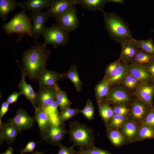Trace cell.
<instances>
[{
    "instance_id": "6da1fadb",
    "label": "cell",
    "mask_w": 154,
    "mask_h": 154,
    "mask_svg": "<svg viewBox=\"0 0 154 154\" xmlns=\"http://www.w3.org/2000/svg\"><path fill=\"white\" fill-rule=\"evenodd\" d=\"M50 53L49 50L37 42L35 45L23 52L21 60L22 69L26 76L31 80L34 81L37 80L46 68Z\"/></svg>"
},
{
    "instance_id": "7a4b0ae2",
    "label": "cell",
    "mask_w": 154,
    "mask_h": 154,
    "mask_svg": "<svg viewBox=\"0 0 154 154\" xmlns=\"http://www.w3.org/2000/svg\"><path fill=\"white\" fill-rule=\"evenodd\" d=\"M103 13L104 28L111 38L120 44L133 38L128 24L120 16L114 13L102 11Z\"/></svg>"
},
{
    "instance_id": "3957f363",
    "label": "cell",
    "mask_w": 154,
    "mask_h": 154,
    "mask_svg": "<svg viewBox=\"0 0 154 154\" xmlns=\"http://www.w3.org/2000/svg\"><path fill=\"white\" fill-rule=\"evenodd\" d=\"M26 11L16 13L7 23L4 24L2 28L8 36L13 34L17 35V41L20 42L25 35L33 38L32 33L33 25Z\"/></svg>"
},
{
    "instance_id": "277c9868",
    "label": "cell",
    "mask_w": 154,
    "mask_h": 154,
    "mask_svg": "<svg viewBox=\"0 0 154 154\" xmlns=\"http://www.w3.org/2000/svg\"><path fill=\"white\" fill-rule=\"evenodd\" d=\"M67 133L73 145L80 149H88L94 147L95 138L93 130L86 125L75 121L70 123Z\"/></svg>"
},
{
    "instance_id": "5b68a950",
    "label": "cell",
    "mask_w": 154,
    "mask_h": 154,
    "mask_svg": "<svg viewBox=\"0 0 154 154\" xmlns=\"http://www.w3.org/2000/svg\"><path fill=\"white\" fill-rule=\"evenodd\" d=\"M44 42L42 46L46 48L48 44L54 48L65 46L69 39V34L58 24H53L49 28L46 27L42 34Z\"/></svg>"
},
{
    "instance_id": "8992f818",
    "label": "cell",
    "mask_w": 154,
    "mask_h": 154,
    "mask_svg": "<svg viewBox=\"0 0 154 154\" xmlns=\"http://www.w3.org/2000/svg\"><path fill=\"white\" fill-rule=\"evenodd\" d=\"M67 133L64 123H60L57 124L51 123L46 129L40 135L43 140L49 144L59 147L62 145V140Z\"/></svg>"
},
{
    "instance_id": "52a82bcc",
    "label": "cell",
    "mask_w": 154,
    "mask_h": 154,
    "mask_svg": "<svg viewBox=\"0 0 154 154\" xmlns=\"http://www.w3.org/2000/svg\"><path fill=\"white\" fill-rule=\"evenodd\" d=\"M75 6H72L56 18L57 23L69 33L75 31L79 25V20Z\"/></svg>"
},
{
    "instance_id": "ba28073f",
    "label": "cell",
    "mask_w": 154,
    "mask_h": 154,
    "mask_svg": "<svg viewBox=\"0 0 154 154\" xmlns=\"http://www.w3.org/2000/svg\"><path fill=\"white\" fill-rule=\"evenodd\" d=\"M29 17L33 23L32 32L33 38L35 41L42 35L46 28L44 26L45 23L49 18L47 15L46 11L31 12L29 14Z\"/></svg>"
},
{
    "instance_id": "9c48e42d",
    "label": "cell",
    "mask_w": 154,
    "mask_h": 154,
    "mask_svg": "<svg viewBox=\"0 0 154 154\" xmlns=\"http://www.w3.org/2000/svg\"><path fill=\"white\" fill-rule=\"evenodd\" d=\"M0 127L1 144L4 141L8 144L12 143L17 136L22 132L17 126L8 121L4 123L0 120Z\"/></svg>"
},
{
    "instance_id": "30bf717a",
    "label": "cell",
    "mask_w": 154,
    "mask_h": 154,
    "mask_svg": "<svg viewBox=\"0 0 154 154\" xmlns=\"http://www.w3.org/2000/svg\"><path fill=\"white\" fill-rule=\"evenodd\" d=\"M76 5V0H52L46 11L47 15L49 18L56 19Z\"/></svg>"
},
{
    "instance_id": "8fae6325",
    "label": "cell",
    "mask_w": 154,
    "mask_h": 154,
    "mask_svg": "<svg viewBox=\"0 0 154 154\" xmlns=\"http://www.w3.org/2000/svg\"><path fill=\"white\" fill-rule=\"evenodd\" d=\"M134 94L138 99L153 107L154 82H141L137 87Z\"/></svg>"
},
{
    "instance_id": "7c38bea8",
    "label": "cell",
    "mask_w": 154,
    "mask_h": 154,
    "mask_svg": "<svg viewBox=\"0 0 154 154\" xmlns=\"http://www.w3.org/2000/svg\"><path fill=\"white\" fill-rule=\"evenodd\" d=\"M35 120L34 117L29 116L23 108L18 109L15 116L8 121L12 123L21 131L31 128Z\"/></svg>"
},
{
    "instance_id": "4fadbf2b",
    "label": "cell",
    "mask_w": 154,
    "mask_h": 154,
    "mask_svg": "<svg viewBox=\"0 0 154 154\" xmlns=\"http://www.w3.org/2000/svg\"><path fill=\"white\" fill-rule=\"evenodd\" d=\"M55 100L56 94L54 87L39 88L37 93L35 109L47 106Z\"/></svg>"
},
{
    "instance_id": "5bb4252c",
    "label": "cell",
    "mask_w": 154,
    "mask_h": 154,
    "mask_svg": "<svg viewBox=\"0 0 154 154\" xmlns=\"http://www.w3.org/2000/svg\"><path fill=\"white\" fill-rule=\"evenodd\" d=\"M130 96L127 91L121 87H116L110 90L106 97L108 104H124L129 102Z\"/></svg>"
},
{
    "instance_id": "9a60e30c",
    "label": "cell",
    "mask_w": 154,
    "mask_h": 154,
    "mask_svg": "<svg viewBox=\"0 0 154 154\" xmlns=\"http://www.w3.org/2000/svg\"><path fill=\"white\" fill-rule=\"evenodd\" d=\"M62 78L61 74L56 72L45 69L38 77L39 88L46 87H54L58 84L59 80Z\"/></svg>"
},
{
    "instance_id": "2e32d148",
    "label": "cell",
    "mask_w": 154,
    "mask_h": 154,
    "mask_svg": "<svg viewBox=\"0 0 154 154\" xmlns=\"http://www.w3.org/2000/svg\"><path fill=\"white\" fill-rule=\"evenodd\" d=\"M18 64L21 72V78L18 86L22 95H24L32 103L35 109L36 108V99L37 93H36L31 85L27 84L25 80L26 75L24 73L18 60Z\"/></svg>"
},
{
    "instance_id": "e0dca14e",
    "label": "cell",
    "mask_w": 154,
    "mask_h": 154,
    "mask_svg": "<svg viewBox=\"0 0 154 154\" xmlns=\"http://www.w3.org/2000/svg\"><path fill=\"white\" fill-rule=\"evenodd\" d=\"M131 39L125 40L120 44L121 49L119 59L125 63L131 62L139 49Z\"/></svg>"
},
{
    "instance_id": "ac0fdd59",
    "label": "cell",
    "mask_w": 154,
    "mask_h": 154,
    "mask_svg": "<svg viewBox=\"0 0 154 154\" xmlns=\"http://www.w3.org/2000/svg\"><path fill=\"white\" fill-rule=\"evenodd\" d=\"M129 73L141 82H153L152 76L143 65L133 63L128 65Z\"/></svg>"
},
{
    "instance_id": "d6986e66",
    "label": "cell",
    "mask_w": 154,
    "mask_h": 154,
    "mask_svg": "<svg viewBox=\"0 0 154 154\" xmlns=\"http://www.w3.org/2000/svg\"><path fill=\"white\" fill-rule=\"evenodd\" d=\"M152 108L147 104L138 99L132 104L131 110V116L136 120H144Z\"/></svg>"
},
{
    "instance_id": "ffe728a7",
    "label": "cell",
    "mask_w": 154,
    "mask_h": 154,
    "mask_svg": "<svg viewBox=\"0 0 154 154\" xmlns=\"http://www.w3.org/2000/svg\"><path fill=\"white\" fill-rule=\"evenodd\" d=\"M52 0H27L20 2L23 11L30 10L32 12L41 11L45 8H48Z\"/></svg>"
},
{
    "instance_id": "44dd1931",
    "label": "cell",
    "mask_w": 154,
    "mask_h": 154,
    "mask_svg": "<svg viewBox=\"0 0 154 154\" xmlns=\"http://www.w3.org/2000/svg\"><path fill=\"white\" fill-rule=\"evenodd\" d=\"M39 128L40 134L44 132L52 123L48 115L43 108L35 110L34 117Z\"/></svg>"
},
{
    "instance_id": "7402d4cb",
    "label": "cell",
    "mask_w": 154,
    "mask_h": 154,
    "mask_svg": "<svg viewBox=\"0 0 154 154\" xmlns=\"http://www.w3.org/2000/svg\"><path fill=\"white\" fill-rule=\"evenodd\" d=\"M76 5L81 6L82 8L92 11L103 10L108 0H76Z\"/></svg>"
},
{
    "instance_id": "603a6c76",
    "label": "cell",
    "mask_w": 154,
    "mask_h": 154,
    "mask_svg": "<svg viewBox=\"0 0 154 154\" xmlns=\"http://www.w3.org/2000/svg\"><path fill=\"white\" fill-rule=\"evenodd\" d=\"M20 6V2L15 0H0V18L5 21L9 13L17 7Z\"/></svg>"
},
{
    "instance_id": "cb8c5ba5",
    "label": "cell",
    "mask_w": 154,
    "mask_h": 154,
    "mask_svg": "<svg viewBox=\"0 0 154 154\" xmlns=\"http://www.w3.org/2000/svg\"><path fill=\"white\" fill-rule=\"evenodd\" d=\"M61 75L62 78H67L72 82L77 91L80 92L82 90V83L80 79L76 65H71L67 72Z\"/></svg>"
},
{
    "instance_id": "d4e9b609",
    "label": "cell",
    "mask_w": 154,
    "mask_h": 154,
    "mask_svg": "<svg viewBox=\"0 0 154 154\" xmlns=\"http://www.w3.org/2000/svg\"><path fill=\"white\" fill-rule=\"evenodd\" d=\"M54 88L56 94V100L61 112L70 108L72 102L68 99L66 93L61 90L58 84L56 85Z\"/></svg>"
},
{
    "instance_id": "484cf974",
    "label": "cell",
    "mask_w": 154,
    "mask_h": 154,
    "mask_svg": "<svg viewBox=\"0 0 154 154\" xmlns=\"http://www.w3.org/2000/svg\"><path fill=\"white\" fill-rule=\"evenodd\" d=\"M128 66L126 63L120 62L117 72L115 76L106 79L111 84H118L122 82L125 76L129 73Z\"/></svg>"
},
{
    "instance_id": "4316f807",
    "label": "cell",
    "mask_w": 154,
    "mask_h": 154,
    "mask_svg": "<svg viewBox=\"0 0 154 154\" xmlns=\"http://www.w3.org/2000/svg\"><path fill=\"white\" fill-rule=\"evenodd\" d=\"M131 40L138 49L154 56V45L151 38L141 40L133 38Z\"/></svg>"
},
{
    "instance_id": "83f0119b",
    "label": "cell",
    "mask_w": 154,
    "mask_h": 154,
    "mask_svg": "<svg viewBox=\"0 0 154 154\" xmlns=\"http://www.w3.org/2000/svg\"><path fill=\"white\" fill-rule=\"evenodd\" d=\"M110 85L105 78L97 85L95 88V92L98 103H101L104 98L106 97L110 91Z\"/></svg>"
},
{
    "instance_id": "f1b7e54d",
    "label": "cell",
    "mask_w": 154,
    "mask_h": 154,
    "mask_svg": "<svg viewBox=\"0 0 154 154\" xmlns=\"http://www.w3.org/2000/svg\"><path fill=\"white\" fill-rule=\"evenodd\" d=\"M122 131L124 135L127 139L132 140L137 136L138 129L134 122L129 121L124 124Z\"/></svg>"
},
{
    "instance_id": "f546056e",
    "label": "cell",
    "mask_w": 154,
    "mask_h": 154,
    "mask_svg": "<svg viewBox=\"0 0 154 154\" xmlns=\"http://www.w3.org/2000/svg\"><path fill=\"white\" fill-rule=\"evenodd\" d=\"M154 61V56L139 49L131 62L144 66Z\"/></svg>"
},
{
    "instance_id": "4dcf8cb0",
    "label": "cell",
    "mask_w": 154,
    "mask_h": 154,
    "mask_svg": "<svg viewBox=\"0 0 154 154\" xmlns=\"http://www.w3.org/2000/svg\"><path fill=\"white\" fill-rule=\"evenodd\" d=\"M58 105L56 100L50 105L43 108L46 112L52 123L57 124L60 123L59 121V113L58 111Z\"/></svg>"
},
{
    "instance_id": "1f68e13d",
    "label": "cell",
    "mask_w": 154,
    "mask_h": 154,
    "mask_svg": "<svg viewBox=\"0 0 154 154\" xmlns=\"http://www.w3.org/2000/svg\"><path fill=\"white\" fill-rule=\"evenodd\" d=\"M108 137L112 143L116 146L124 143L125 139L123 134L117 130L112 128L109 129Z\"/></svg>"
},
{
    "instance_id": "d6a6232c",
    "label": "cell",
    "mask_w": 154,
    "mask_h": 154,
    "mask_svg": "<svg viewBox=\"0 0 154 154\" xmlns=\"http://www.w3.org/2000/svg\"><path fill=\"white\" fill-rule=\"evenodd\" d=\"M98 104L100 116L106 123H108L114 114L113 109L107 103Z\"/></svg>"
},
{
    "instance_id": "836d02e7",
    "label": "cell",
    "mask_w": 154,
    "mask_h": 154,
    "mask_svg": "<svg viewBox=\"0 0 154 154\" xmlns=\"http://www.w3.org/2000/svg\"><path fill=\"white\" fill-rule=\"evenodd\" d=\"M137 137L140 140L154 139V129L143 124L138 129Z\"/></svg>"
},
{
    "instance_id": "e575fe53",
    "label": "cell",
    "mask_w": 154,
    "mask_h": 154,
    "mask_svg": "<svg viewBox=\"0 0 154 154\" xmlns=\"http://www.w3.org/2000/svg\"><path fill=\"white\" fill-rule=\"evenodd\" d=\"M80 110L77 108H68L61 112L59 114V121L60 123L64 122L76 116L79 113Z\"/></svg>"
},
{
    "instance_id": "d590c367",
    "label": "cell",
    "mask_w": 154,
    "mask_h": 154,
    "mask_svg": "<svg viewBox=\"0 0 154 154\" xmlns=\"http://www.w3.org/2000/svg\"><path fill=\"white\" fill-rule=\"evenodd\" d=\"M95 108L93 104L89 99H88L84 108L80 110L81 113L89 121L94 118Z\"/></svg>"
},
{
    "instance_id": "8d00e7d4",
    "label": "cell",
    "mask_w": 154,
    "mask_h": 154,
    "mask_svg": "<svg viewBox=\"0 0 154 154\" xmlns=\"http://www.w3.org/2000/svg\"><path fill=\"white\" fill-rule=\"evenodd\" d=\"M120 62L121 61L118 59L111 63L108 66L106 70L105 78H110L115 75Z\"/></svg>"
},
{
    "instance_id": "74e56055",
    "label": "cell",
    "mask_w": 154,
    "mask_h": 154,
    "mask_svg": "<svg viewBox=\"0 0 154 154\" xmlns=\"http://www.w3.org/2000/svg\"><path fill=\"white\" fill-rule=\"evenodd\" d=\"M126 119L125 116L114 114L109 122V126L112 128L118 129L123 125Z\"/></svg>"
},
{
    "instance_id": "f35d334b",
    "label": "cell",
    "mask_w": 154,
    "mask_h": 154,
    "mask_svg": "<svg viewBox=\"0 0 154 154\" xmlns=\"http://www.w3.org/2000/svg\"><path fill=\"white\" fill-rule=\"evenodd\" d=\"M76 152L82 154H112L107 151L94 146L88 149H80Z\"/></svg>"
},
{
    "instance_id": "ab89813d",
    "label": "cell",
    "mask_w": 154,
    "mask_h": 154,
    "mask_svg": "<svg viewBox=\"0 0 154 154\" xmlns=\"http://www.w3.org/2000/svg\"><path fill=\"white\" fill-rule=\"evenodd\" d=\"M143 124L154 129V108L152 107L146 115L143 120Z\"/></svg>"
},
{
    "instance_id": "60d3db41",
    "label": "cell",
    "mask_w": 154,
    "mask_h": 154,
    "mask_svg": "<svg viewBox=\"0 0 154 154\" xmlns=\"http://www.w3.org/2000/svg\"><path fill=\"white\" fill-rule=\"evenodd\" d=\"M113 109L115 114L124 116L127 115L129 112V109L122 105L116 106Z\"/></svg>"
},
{
    "instance_id": "b9f144b4",
    "label": "cell",
    "mask_w": 154,
    "mask_h": 154,
    "mask_svg": "<svg viewBox=\"0 0 154 154\" xmlns=\"http://www.w3.org/2000/svg\"><path fill=\"white\" fill-rule=\"evenodd\" d=\"M36 142L34 141H30L26 145L25 147L20 151L21 154H24L28 152L33 153L36 145L41 141Z\"/></svg>"
},
{
    "instance_id": "7bdbcfd3",
    "label": "cell",
    "mask_w": 154,
    "mask_h": 154,
    "mask_svg": "<svg viewBox=\"0 0 154 154\" xmlns=\"http://www.w3.org/2000/svg\"><path fill=\"white\" fill-rule=\"evenodd\" d=\"M74 146L73 145L70 147H67L60 146L58 152L56 154H76V151L74 149Z\"/></svg>"
},
{
    "instance_id": "ee69618b",
    "label": "cell",
    "mask_w": 154,
    "mask_h": 154,
    "mask_svg": "<svg viewBox=\"0 0 154 154\" xmlns=\"http://www.w3.org/2000/svg\"><path fill=\"white\" fill-rule=\"evenodd\" d=\"M22 94L20 92H13L7 97L6 101L9 104H12L16 102L19 97Z\"/></svg>"
},
{
    "instance_id": "f6af8a7d",
    "label": "cell",
    "mask_w": 154,
    "mask_h": 154,
    "mask_svg": "<svg viewBox=\"0 0 154 154\" xmlns=\"http://www.w3.org/2000/svg\"><path fill=\"white\" fill-rule=\"evenodd\" d=\"M9 104L6 101L3 102L1 105L0 111V120L8 111Z\"/></svg>"
},
{
    "instance_id": "bcb514c9",
    "label": "cell",
    "mask_w": 154,
    "mask_h": 154,
    "mask_svg": "<svg viewBox=\"0 0 154 154\" xmlns=\"http://www.w3.org/2000/svg\"><path fill=\"white\" fill-rule=\"evenodd\" d=\"M133 76L129 73L125 76L122 81L124 86L129 88Z\"/></svg>"
},
{
    "instance_id": "7dc6e473",
    "label": "cell",
    "mask_w": 154,
    "mask_h": 154,
    "mask_svg": "<svg viewBox=\"0 0 154 154\" xmlns=\"http://www.w3.org/2000/svg\"><path fill=\"white\" fill-rule=\"evenodd\" d=\"M148 72L152 76L154 77V61L149 64L144 65Z\"/></svg>"
},
{
    "instance_id": "c3c4849f",
    "label": "cell",
    "mask_w": 154,
    "mask_h": 154,
    "mask_svg": "<svg viewBox=\"0 0 154 154\" xmlns=\"http://www.w3.org/2000/svg\"><path fill=\"white\" fill-rule=\"evenodd\" d=\"M14 149L11 146H10L4 152L0 154H13Z\"/></svg>"
},
{
    "instance_id": "681fc988",
    "label": "cell",
    "mask_w": 154,
    "mask_h": 154,
    "mask_svg": "<svg viewBox=\"0 0 154 154\" xmlns=\"http://www.w3.org/2000/svg\"><path fill=\"white\" fill-rule=\"evenodd\" d=\"M108 3L111 2L114 3H118L119 4L123 3L124 1L123 0H108Z\"/></svg>"
},
{
    "instance_id": "f907efd6",
    "label": "cell",
    "mask_w": 154,
    "mask_h": 154,
    "mask_svg": "<svg viewBox=\"0 0 154 154\" xmlns=\"http://www.w3.org/2000/svg\"><path fill=\"white\" fill-rule=\"evenodd\" d=\"M31 154H45V153L43 152H39L37 151H35L32 153Z\"/></svg>"
},
{
    "instance_id": "816d5d0a",
    "label": "cell",
    "mask_w": 154,
    "mask_h": 154,
    "mask_svg": "<svg viewBox=\"0 0 154 154\" xmlns=\"http://www.w3.org/2000/svg\"><path fill=\"white\" fill-rule=\"evenodd\" d=\"M76 154H82L78 153L76 152Z\"/></svg>"
},
{
    "instance_id": "f5cc1de1",
    "label": "cell",
    "mask_w": 154,
    "mask_h": 154,
    "mask_svg": "<svg viewBox=\"0 0 154 154\" xmlns=\"http://www.w3.org/2000/svg\"><path fill=\"white\" fill-rule=\"evenodd\" d=\"M153 81L154 82V77H153Z\"/></svg>"
}]
</instances>
